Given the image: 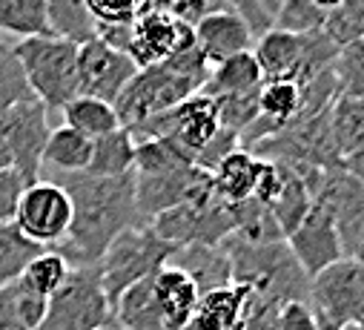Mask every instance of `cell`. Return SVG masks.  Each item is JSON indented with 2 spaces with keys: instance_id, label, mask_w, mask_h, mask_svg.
<instances>
[{
  "instance_id": "obj_1",
  "label": "cell",
  "mask_w": 364,
  "mask_h": 330,
  "mask_svg": "<svg viewBox=\"0 0 364 330\" xmlns=\"http://www.w3.org/2000/svg\"><path fill=\"white\" fill-rule=\"evenodd\" d=\"M58 184L72 198V227L52 250L63 256L69 267L101 265L109 244L124 230L146 224L135 204V173L118 179L69 173Z\"/></svg>"
},
{
  "instance_id": "obj_2",
  "label": "cell",
  "mask_w": 364,
  "mask_h": 330,
  "mask_svg": "<svg viewBox=\"0 0 364 330\" xmlns=\"http://www.w3.org/2000/svg\"><path fill=\"white\" fill-rule=\"evenodd\" d=\"M232 262V282L250 284L255 296L276 299L279 304L310 302V276L296 262L287 241L250 244L238 235L221 241Z\"/></svg>"
},
{
  "instance_id": "obj_3",
  "label": "cell",
  "mask_w": 364,
  "mask_h": 330,
  "mask_svg": "<svg viewBox=\"0 0 364 330\" xmlns=\"http://www.w3.org/2000/svg\"><path fill=\"white\" fill-rule=\"evenodd\" d=\"M12 52L26 75L32 95L46 110H63L80 95L77 80V43L63 38H29L15 41Z\"/></svg>"
},
{
  "instance_id": "obj_4",
  "label": "cell",
  "mask_w": 364,
  "mask_h": 330,
  "mask_svg": "<svg viewBox=\"0 0 364 330\" xmlns=\"http://www.w3.org/2000/svg\"><path fill=\"white\" fill-rule=\"evenodd\" d=\"M115 307L104 290L101 267H72L66 282L49 296L38 330H112Z\"/></svg>"
},
{
  "instance_id": "obj_5",
  "label": "cell",
  "mask_w": 364,
  "mask_h": 330,
  "mask_svg": "<svg viewBox=\"0 0 364 330\" xmlns=\"http://www.w3.org/2000/svg\"><path fill=\"white\" fill-rule=\"evenodd\" d=\"M178 253V247L166 244L149 224L141 227H129L124 230L101 259V279H104V290L112 302V307L118 304V299L138 282L155 276L164 265L172 262V256Z\"/></svg>"
},
{
  "instance_id": "obj_6",
  "label": "cell",
  "mask_w": 364,
  "mask_h": 330,
  "mask_svg": "<svg viewBox=\"0 0 364 330\" xmlns=\"http://www.w3.org/2000/svg\"><path fill=\"white\" fill-rule=\"evenodd\" d=\"M201 90L193 84L190 78L172 72L169 66H146L138 69V75L129 80V87L121 92V98L112 104L118 112V121L124 129H132L144 124L152 115H161L178 104H184L187 98L198 95Z\"/></svg>"
},
{
  "instance_id": "obj_7",
  "label": "cell",
  "mask_w": 364,
  "mask_h": 330,
  "mask_svg": "<svg viewBox=\"0 0 364 330\" xmlns=\"http://www.w3.org/2000/svg\"><path fill=\"white\" fill-rule=\"evenodd\" d=\"M166 244L172 247H193V244H210L218 247L224 238L235 233L232 210L227 201H221L215 193L193 198L187 204H181L175 210L161 213L149 224Z\"/></svg>"
},
{
  "instance_id": "obj_8",
  "label": "cell",
  "mask_w": 364,
  "mask_h": 330,
  "mask_svg": "<svg viewBox=\"0 0 364 330\" xmlns=\"http://www.w3.org/2000/svg\"><path fill=\"white\" fill-rule=\"evenodd\" d=\"M310 304L338 330L364 321V267L350 256L324 267L310 279Z\"/></svg>"
},
{
  "instance_id": "obj_9",
  "label": "cell",
  "mask_w": 364,
  "mask_h": 330,
  "mask_svg": "<svg viewBox=\"0 0 364 330\" xmlns=\"http://www.w3.org/2000/svg\"><path fill=\"white\" fill-rule=\"evenodd\" d=\"M0 135H4L12 152V170L23 179V184H38L43 173V152L49 144V110L32 98L12 107L0 118Z\"/></svg>"
},
{
  "instance_id": "obj_10",
  "label": "cell",
  "mask_w": 364,
  "mask_h": 330,
  "mask_svg": "<svg viewBox=\"0 0 364 330\" xmlns=\"http://www.w3.org/2000/svg\"><path fill=\"white\" fill-rule=\"evenodd\" d=\"M12 224L38 247L52 250L72 227V198L58 181L41 179L38 184H29L23 190Z\"/></svg>"
},
{
  "instance_id": "obj_11",
  "label": "cell",
  "mask_w": 364,
  "mask_h": 330,
  "mask_svg": "<svg viewBox=\"0 0 364 330\" xmlns=\"http://www.w3.org/2000/svg\"><path fill=\"white\" fill-rule=\"evenodd\" d=\"M138 75V63L109 46L107 41L95 38L77 46V80H80V95L98 98L107 104H115L121 92L129 87V80Z\"/></svg>"
},
{
  "instance_id": "obj_12",
  "label": "cell",
  "mask_w": 364,
  "mask_h": 330,
  "mask_svg": "<svg viewBox=\"0 0 364 330\" xmlns=\"http://www.w3.org/2000/svg\"><path fill=\"white\" fill-rule=\"evenodd\" d=\"M210 193H215L213 176L198 167L181 170V173H166V176L135 173V204L146 224H152L166 210H175L181 204L210 196Z\"/></svg>"
},
{
  "instance_id": "obj_13",
  "label": "cell",
  "mask_w": 364,
  "mask_h": 330,
  "mask_svg": "<svg viewBox=\"0 0 364 330\" xmlns=\"http://www.w3.org/2000/svg\"><path fill=\"white\" fill-rule=\"evenodd\" d=\"M196 43V29L178 21L172 12H144L132 23V38L127 55L138 63V69L158 66Z\"/></svg>"
},
{
  "instance_id": "obj_14",
  "label": "cell",
  "mask_w": 364,
  "mask_h": 330,
  "mask_svg": "<svg viewBox=\"0 0 364 330\" xmlns=\"http://www.w3.org/2000/svg\"><path fill=\"white\" fill-rule=\"evenodd\" d=\"M287 247L293 250L296 262L301 265V270L310 279L344 256L341 238L336 230V218L324 201H318V198L313 201V207L307 210L301 224L287 235Z\"/></svg>"
},
{
  "instance_id": "obj_15",
  "label": "cell",
  "mask_w": 364,
  "mask_h": 330,
  "mask_svg": "<svg viewBox=\"0 0 364 330\" xmlns=\"http://www.w3.org/2000/svg\"><path fill=\"white\" fill-rule=\"evenodd\" d=\"M316 198L330 207L341 238V250L344 256H353L358 241L364 238V181L350 176L344 167L327 170L321 193Z\"/></svg>"
},
{
  "instance_id": "obj_16",
  "label": "cell",
  "mask_w": 364,
  "mask_h": 330,
  "mask_svg": "<svg viewBox=\"0 0 364 330\" xmlns=\"http://www.w3.org/2000/svg\"><path fill=\"white\" fill-rule=\"evenodd\" d=\"M152 290L164 330H187L201 302V290L193 276L178 265H164L152 276Z\"/></svg>"
},
{
  "instance_id": "obj_17",
  "label": "cell",
  "mask_w": 364,
  "mask_h": 330,
  "mask_svg": "<svg viewBox=\"0 0 364 330\" xmlns=\"http://www.w3.org/2000/svg\"><path fill=\"white\" fill-rule=\"evenodd\" d=\"M196 43H198L201 55L207 58V63L218 66L221 60H227L232 55L250 52L255 43V35L244 18H238L232 9L224 6L196 23Z\"/></svg>"
},
{
  "instance_id": "obj_18",
  "label": "cell",
  "mask_w": 364,
  "mask_h": 330,
  "mask_svg": "<svg viewBox=\"0 0 364 330\" xmlns=\"http://www.w3.org/2000/svg\"><path fill=\"white\" fill-rule=\"evenodd\" d=\"M252 304V287L232 282L227 287H215L201 293L198 310L187 330H244L247 313Z\"/></svg>"
},
{
  "instance_id": "obj_19",
  "label": "cell",
  "mask_w": 364,
  "mask_h": 330,
  "mask_svg": "<svg viewBox=\"0 0 364 330\" xmlns=\"http://www.w3.org/2000/svg\"><path fill=\"white\" fill-rule=\"evenodd\" d=\"M252 58L264 80H293L296 84L304 63V35H293L272 26L255 38Z\"/></svg>"
},
{
  "instance_id": "obj_20",
  "label": "cell",
  "mask_w": 364,
  "mask_h": 330,
  "mask_svg": "<svg viewBox=\"0 0 364 330\" xmlns=\"http://www.w3.org/2000/svg\"><path fill=\"white\" fill-rule=\"evenodd\" d=\"M264 170V158L252 155L250 149H235L230 152L218 167L213 170V187L215 196L227 204H241L255 196L258 179Z\"/></svg>"
},
{
  "instance_id": "obj_21",
  "label": "cell",
  "mask_w": 364,
  "mask_h": 330,
  "mask_svg": "<svg viewBox=\"0 0 364 330\" xmlns=\"http://www.w3.org/2000/svg\"><path fill=\"white\" fill-rule=\"evenodd\" d=\"M169 265H178L181 270H187L201 293L232 284V262L221 244L218 247H210V244L181 247Z\"/></svg>"
},
{
  "instance_id": "obj_22",
  "label": "cell",
  "mask_w": 364,
  "mask_h": 330,
  "mask_svg": "<svg viewBox=\"0 0 364 330\" xmlns=\"http://www.w3.org/2000/svg\"><path fill=\"white\" fill-rule=\"evenodd\" d=\"M261 87H264V75H261V69L252 58V49H250V52L232 55V58L221 60L218 66H213L210 80L201 92L210 98H235V95L258 92Z\"/></svg>"
},
{
  "instance_id": "obj_23",
  "label": "cell",
  "mask_w": 364,
  "mask_h": 330,
  "mask_svg": "<svg viewBox=\"0 0 364 330\" xmlns=\"http://www.w3.org/2000/svg\"><path fill=\"white\" fill-rule=\"evenodd\" d=\"M135 138L121 127L104 138H95L92 147V161L86 167V176H98V179H118L135 173Z\"/></svg>"
},
{
  "instance_id": "obj_24",
  "label": "cell",
  "mask_w": 364,
  "mask_h": 330,
  "mask_svg": "<svg viewBox=\"0 0 364 330\" xmlns=\"http://www.w3.org/2000/svg\"><path fill=\"white\" fill-rule=\"evenodd\" d=\"M92 147L95 141L80 135L77 129L72 127H55L52 135H49V144H46V152H43V167L60 170V176H69V173H86L89 161H92Z\"/></svg>"
},
{
  "instance_id": "obj_25",
  "label": "cell",
  "mask_w": 364,
  "mask_h": 330,
  "mask_svg": "<svg viewBox=\"0 0 364 330\" xmlns=\"http://www.w3.org/2000/svg\"><path fill=\"white\" fill-rule=\"evenodd\" d=\"M46 15L55 38L77 46L98 38V21L89 12L86 0H46Z\"/></svg>"
},
{
  "instance_id": "obj_26",
  "label": "cell",
  "mask_w": 364,
  "mask_h": 330,
  "mask_svg": "<svg viewBox=\"0 0 364 330\" xmlns=\"http://www.w3.org/2000/svg\"><path fill=\"white\" fill-rule=\"evenodd\" d=\"M0 32L15 41L55 38L49 29L46 0H0Z\"/></svg>"
},
{
  "instance_id": "obj_27",
  "label": "cell",
  "mask_w": 364,
  "mask_h": 330,
  "mask_svg": "<svg viewBox=\"0 0 364 330\" xmlns=\"http://www.w3.org/2000/svg\"><path fill=\"white\" fill-rule=\"evenodd\" d=\"M232 210V221H235V233L238 238L250 241V244H279L287 241L276 213H272L264 201L258 198H247L241 204H230Z\"/></svg>"
},
{
  "instance_id": "obj_28",
  "label": "cell",
  "mask_w": 364,
  "mask_h": 330,
  "mask_svg": "<svg viewBox=\"0 0 364 330\" xmlns=\"http://www.w3.org/2000/svg\"><path fill=\"white\" fill-rule=\"evenodd\" d=\"M63 124L77 129L80 135L86 138H104L115 129H121V121H118V112L112 104L107 101H98V98H89V95H77L72 98L63 110Z\"/></svg>"
},
{
  "instance_id": "obj_29",
  "label": "cell",
  "mask_w": 364,
  "mask_h": 330,
  "mask_svg": "<svg viewBox=\"0 0 364 330\" xmlns=\"http://www.w3.org/2000/svg\"><path fill=\"white\" fill-rule=\"evenodd\" d=\"M115 321L121 330H164L155 290H152V276L132 284L115 304Z\"/></svg>"
},
{
  "instance_id": "obj_30",
  "label": "cell",
  "mask_w": 364,
  "mask_h": 330,
  "mask_svg": "<svg viewBox=\"0 0 364 330\" xmlns=\"http://www.w3.org/2000/svg\"><path fill=\"white\" fill-rule=\"evenodd\" d=\"M330 135L338 158L344 161L364 144V98L338 95L330 107Z\"/></svg>"
},
{
  "instance_id": "obj_31",
  "label": "cell",
  "mask_w": 364,
  "mask_h": 330,
  "mask_svg": "<svg viewBox=\"0 0 364 330\" xmlns=\"http://www.w3.org/2000/svg\"><path fill=\"white\" fill-rule=\"evenodd\" d=\"M196 167V158L181 147L175 138L144 141L135 149V173L141 176H166Z\"/></svg>"
},
{
  "instance_id": "obj_32",
  "label": "cell",
  "mask_w": 364,
  "mask_h": 330,
  "mask_svg": "<svg viewBox=\"0 0 364 330\" xmlns=\"http://www.w3.org/2000/svg\"><path fill=\"white\" fill-rule=\"evenodd\" d=\"M258 110L261 121L269 124L276 132H282L301 110V90L293 80H264L258 92Z\"/></svg>"
},
{
  "instance_id": "obj_33",
  "label": "cell",
  "mask_w": 364,
  "mask_h": 330,
  "mask_svg": "<svg viewBox=\"0 0 364 330\" xmlns=\"http://www.w3.org/2000/svg\"><path fill=\"white\" fill-rule=\"evenodd\" d=\"M43 253V247L29 241L15 224L0 227V287L12 284L26 273V267Z\"/></svg>"
},
{
  "instance_id": "obj_34",
  "label": "cell",
  "mask_w": 364,
  "mask_h": 330,
  "mask_svg": "<svg viewBox=\"0 0 364 330\" xmlns=\"http://www.w3.org/2000/svg\"><path fill=\"white\" fill-rule=\"evenodd\" d=\"M32 90L26 84V75L12 52V43L6 49H0V118H4L12 107L32 101Z\"/></svg>"
},
{
  "instance_id": "obj_35",
  "label": "cell",
  "mask_w": 364,
  "mask_h": 330,
  "mask_svg": "<svg viewBox=\"0 0 364 330\" xmlns=\"http://www.w3.org/2000/svg\"><path fill=\"white\" fill-rule=\"evenodd\" d=\"M333 75L338 80V95L364 98V38L338 49L333 60Z\"/></svg>"
},
{
  "instance_id": "obj_36",
  "label": "cell",
  "mask_w": 364,
  "mask_h": 330,
  "mask_svg": "<svg viewBox=\"0 0 364 330\" xmlns=\"http://www.w3.org/2000/svg\"><path fill=\"white\" fill-rule=\"evenodd\" d=\"M327 15L313 4V0H282V6L272 18V26L293 32V35H310L324 29Z\"/></svg>"
},
{
  "instance_id": "obj_37",
  "label": "cell",
  "mask_w": 364,
  "mask_h": 330,
  "mask_svg": "<svg viewBox=\"0 0 364 330\" xmlns=\"http://www.w3.org/2000/svg\"><path fill=\"white\" fill-rule=\"evenodd\" d=\"M324 32L341 49L364 38V0H344V4L327 15Z\"/></svg>"
},
{
  "instance_id": "obj_38",
  "label": "cell",
  "mask_w": 364,
  "mask_h": 330,
  "mask_svg": "<svg viewBox=\"0 0 364 330\" xmlns=\"http://www.w3.org/2000/svg\"><path fill=\"white\" fill-rule=\"evenodd\" d=\"M6 293H9V302H12V310H15L18 321H21L23 327H29V330H38L41 321H43V316H46L49 296L38 293V290L26 282V276H21V279H15L12 284H6Z\"/></svg>"
},
{
  "instance_id": "obj_39",
  "label": "cell",
  "mask_w": 364,
  "mask_h": 330,
  "mask_svg": "<svg viewBox=\"0 0 364 330\" xmlns=\"http://www.w3.org/2000/svg\"><path fill=\"white\" fill-rule=\"evenodd\" d=\"M69 262L63 259V256H58L55 250H43L29 267H26V282L38 290V293H43V296H52L63 282H66V276H69Z\"/></svg>"
},
{
  "instance_id": "obj_40",
  "label": "cell",
  "mask_w": 364,
  "mask_h": 330,
  "mask_svg": "<svg viewBox=\"0 0 364 330\" xmlns=\"http://www.w3.org/2000/svg\"><path fill=\"white\" fill-rule=\"evenodd\" d=\"M86 4L98 26H132L146 9V0H86Z\"/></svg>"
},
{
  "instance_id": "obj_41",
  "label": "cell",
  "mask_w": 364,
  "mask_h": 330,
  "mask_svg": "<svg viewBox=\"0 0 364 330\" xmlns=\"http://www.w3.org/2000/svg\"><path fill=\"white\" fill-rule=\"evenodd\" d=\"M261 92V90H258ZM258 92L250 95H235V98H215L218 101V115H221V127L232 129V132H244L258 115Z\"/></svg>"
},
{
  "instance_id": "obj_42",
  "label": "cell",
  "mask_w": 364,
  "mask_h": 330,
  "mask_svg": "<svg viewBox=\"0 0 364 330\" xmlns=\"http://www.w3.org/2000/svg\"><path fill=\"white\" fill-rule=\"evenodd\" d=\"M221 4L227 9H232L238 18H244L255 38L264 35L267 29H272V15L267 12L264 0H221Z\"/></svg>"
},
{
  "instance_id": "obj_43",
  "label": "cell",
  "mask_w": 364,
  "mask_h": 330,
  "mask_svg": "<svg viewBox=\"0 0 364 330\" xmlns=\"http://www.w3.org/2000/svg\"><path fill=\"white\" fill-rule=\"evenodd\" d=\"M276 330H318V313L310 302H290L279 310Z\"/></svg>"
},
{
  "instance_id": "obj_44",
  "label": "cell",
  "mask_w": 364,
  "mask_h": 330,
  "mask_svg": "<svg viewBox=\"0 0 364 330\" xmlns=\"http://www.w3.org/2000/svg\"><path fill=\"white\" fill-rule=\"evenodd\" d=\"M284 304H279L276 299H267V296H255L252 293V304L244 321V330H276L279 321V310Z\"/></svg>"
},
{
  "instance_id": "obj_45",
  "label": "cell",
  "mask_w": 364,
  "mask_h": 330,
  "mask_svg": "<svg viewBox=\"0 0 364 330\" xmlns=\"http://www.w3.org/2000/svg\"><path fill=\"white\" fill-rule=\"evenodd\" d=\"M23 190H26V184L18 173H6L0 179V227L15 221V210H18Z\"/></svg>"
},
{
  "instance_id": "obj_46",
  "label": "cell",
  "mask_w": 364,
  "mask_h": 330,
  "mask_svg": "<svg viewBox=\"0 0 364 330\" xmlns=\"http://www.w3.org/2000/svg\"><path fill=\"white\" fill-rule=\"evenodd\" d=\"M0 330H29V327H23V324L18 321L6 287H0Z\"/></svg>"
},
{
  "instance_id": "obj_47",
  "label": "cell",
  "mask_w": 364,
  "mask_h": 330,
  "mask_svg": "<svg viewBox=\"0 0 364 330\" xmlns=\"http://www.w3.org/2000/svg\"><path fill=\"white\" fill-rule=\"evenodd\" d=\"M341 167H344L350 176H355L358 181H364V144H361L353 155H347V158L341 161Z\"/></svg>"
},
{
  "instance_id": "obj_48",
  "label": "cell",
  "mask_w": 364,
  "mask_h": 330,
  "mask_svg": "<svg viewBox=\"0 0 364 330\" xmlns=\"http://www.w3.org/2000/svg\"><path fill=\"white\" fill-rule=\"evenodd\" d=\"M6 173H15L12 170V152H9L6 141H4V135H0V179H4Z\"/></svg>"
},
{
  "instance_id": "obj_49",
  "label": "cell",
  "mask_w": 364,
  "mask_h": 330,
  "mask_svg": "<svg viewBox=\"0 0 364 330\" xmlns=\"http://www.w3.org/2000/svg\"><path fill=\"white\" fill-rule=\"evenodd\" d=\"M313 4H316V6H318L324 15H330V12H336V9L344 4V0H313Z\"/></svg>"
},
{
  "instance_id": "obj_50",
  "label": "cell",
  "mask_w": 364,
  "mask_h": 330,
  "mask_svg": "<svg viewBox=\"0 0 364 330\" xmlns=\"http://www.w3.org/2000/svg\"><path fill=\"white\" fill-rule=\"evenodd\" d=\"M350 259H355V262H358V265L364 267V238L358 241V247H355V250H353V256H350Z\"/></svg>"
},
{
  "instance_id": "obj_51",
  "label": "cell",
  "mask_w": 364,
  "mask_h": 330,
  "mask_svg": "<svg viewBox=\"0 0 364 330\" xmlns=\"http://www.w3.org/2000/svg\"><path fill=\"white\" fill-rule=\"evenodd\" d=\"M264 6H267V12L276 18V12H279V6H282V0H264Z\"/></svg>"
},
{
  "instance_id": "obj_52",
  "label": "cell",
  "mask_w": 364,
  "mask_h": 330,
  "mask_svg": "<svg viewBox=\"0 0 364 330\" xmlns=\"http://www.w3.org/2000/svg\"><path fill=\"white\" fill-rule=\"evenodd\" d=\"M318 330H338V327H333L330 321H324V319H318Z\"/></svg>"
},
{
  "instance_id": "obj_53",
  "label": "cell",
  "mask_w": 364,
  "mask_h": 330,
  "mask_svg": "<svg viewBox=\"0 0 364 330\" xmlns=\"http://www.w3.org/2000/svg\"><path fill=\"white\" fill-rule=\"evenodd\" d=\"M344 330H364V324L358 321V324H350V327H344Z\"/></svg>"
},
{
  "instance_id": "obj_54",
  "label": "cell",
  "mask_w": 364,
  "mask_h": 330,
  "mask_svg": "<svg viewBox=\"0 0 364 330\" xmlns=\"http://www.w3.org/2000/svg\"><path fill=\"white\" fill-rule=\"evenodd\" d=\"M112 330H121V327H112Z\"/></svg>"
},
{
  "instance_id": "obj_55",
  "label": "cell",
  "mask_w": 364,
  "mask_h": 330,
  "mask_svg": "<svg viewBox=\"0 0 364 330\" xmlns=\"http://www.w3.org/2000/svg\"><path fill=\"white\" fill-rule=\"evenodd\" d=\"M361 324H364V321H361Z\"/></svg>"
}]
</instances>
